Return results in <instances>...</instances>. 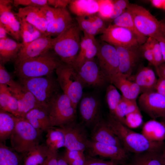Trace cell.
Returning <instances> with one entry per match:
<instances>
[{
    "instance_id": "obj_1",
    "label": "cell",
    "mask_w": 165,
    "mask_h": 165,
    "mask_svg": "<svg viewBox=\"0 0 165 165\" xmlns=\"http://www.w3.org/2000/svg\"><path fill=\"white\" fill-rule=\"evenodd\" d=\"M106 121L127 151L136 154L162 150L163 142L149 141L142 134L132 130L110 114Z\"/></svg>"
},
{
    "instance_id": "obj_2",
    "label": "cell",
    "mask_w": 165,
    "mask_h": 165,
    "mask_svg": "<svg viewBox=\"0 0 165 165\" xmlns=\"http://www.w3.org/2000/svg\"><path fill=\"white\" fill-rule=\"evenodd\" d=\"M50 50L15 65V72L19 80L52 75L63 62L54 52Z\"/></svg>"
},
{
    "instance_id": "obj_3",
    "label": "cell",
    "mask_w": 165,
    "mask_h": 165,
    "mask_svg": "<svg viewBox=\"0 0 165 165\" xmlns=\"http://www.w3.org/2000/svg\"><path fill=\"white\" fill-rule=\"evenodd\" d=\"M80 31L77 23L74 22L56 37L53 47L62 62L72 67L79 50Z\"/></svg>"
},
{
    "instance_id": "obj_4",
    "label": "cell",
    "mask_w": 165,
    "mask_h": 165,
    "mask_svg": "<svg viewBox=\"0 0 165 165\" xmlns=\"http://www.w3.org/2000/svg\"><path fill=\"white\" fill-rule=\"evenodd\" d=\"M43 132L32 126L25 119L18 118L9 138L12 148L26 154L40 144Z\"/></svg>"
},
{
    "instance_id": "obj_5",
    "label": "cell",
    "mask_w": 165,
    "mask_h": 165,
    "mask_svg": "<svg viewBox=\"0 0 165 165\" xmlns=\"http://www.w3.org/2000/svg\"><path fill=\"white\" fill-rule=\"evenodd\" d=\"M19 82L29 91L38 101L47 108L51 101L59 93L60 87L52 75L19 80Z\"/></svg>"
},
{
    "instance_id": "obj_6",
    "label": "cell",
    "mask_w": 165,
    "mask_h": 165,
    "mask_svg": "<svg viewBox=\"0 0 165 165\" xmlns=\"http://www.w3.org/2000/svg\"><path fill=\"white\" fill-rule=\"evenodd\" d=\"M57 80L63 93L71 100L76 110L83 95L82 84L72 66L62 63L56 70Z\"/></svg>"
},
{
    "instance_id": "obj_7",
    "label": "cell",
    "mask_w": 165,
    "mask_h": 165,
    "mask_svg": "<svg viewBox=\"0 0 165 165\" xmlns=\"http://www.w3.org/2000/svg\"><path fill=\"white\" fill-rule=\"evenodd\" d=\"M130 12L135 26L139 33L157 40L165 39L158 20L147 9L135 4L130 3L127 8Z\"/></svg>"
},
{
    "instance_id": "obj_8",
    "label": "cell",
    "mask_w": 165,
    "mask_h": 165,
    "mask_svg": "<svg viewBox=\"0 0 165 165\" xmlns=\"http://www.w3.org/2000/svg\"><path fill=\"white\" fill-rule=\"evenodd\" d=\"M51 127H59L75 120L76 110L68 96L59 92L47 107Z\"/></svg>"
},
{
    "instance_id": "obj_9",
    "label": "cell",
    "mask_w": 165,
    "mask_h": 165,
    "mask_svg": "<svg viewBox=\"0 0 165 165\" xmlns=\"http://www.w3.org/2000/svg\"><path fill=\"white\" fill-rule=\"evenodd\" d=\"M97 63L110 83L120 72L117 51L114 46L104 41L97 42Z\"/></svg>"
},
{
    "instance_id": "obj_10",
    "label": "cell",
    "mask_w": 165,
    "mask_h": 165,
    "mask_svg": "<svg viewBox=\"0 0 165 165\" xmlns=\"http://www.w3.org/2000/svg\"><path fill=\"white\" fill-rule=\"evenodd\" d=\"M63 134L64 147L71 150L82 151L87 149L89 140L84 127L75 120L57 127Z\"/></svg>"
},
{
    "instance_id": "obj_11",
    "label": "cell",
    "mask_w": 165,
    "mask_h": 165,
    "mask_svg": "<svg viewBox=\"0 0 165 165\" xmlns=\"http://www.w3.org/2000/svg\"><path fill=\"white\" fill-rule=\"evenodd\" d=\"M101 40L114 46H131L142 45L136 35L129 30L110 24L100 36Z\"/></svg>"
},
{
    "instance_id": "obj_12",
    "label": "cell",
    "mask_w": 165,
    "mask_h": 165,
    "mask_svg": "<svg viewBox=\"0 0 165 165\" xmlns=\"http://www.w3.org/2000/svg\"><path fill=\"white\" fill-rule=\"evenodd\" d=\"M94 60L86 62L75 70L84 87H102L109 82L98 63Z\"/></svg>"
},
{
    "instance_id": "obj_13",
    "label": "cell",
    "mask_w": 165,
    "mask_h": 165,
    "mask_svg": "<svg viewBox=\"0 0 165 165\" xmlns=\"http://www.w3.org/2000/svg\"><path fill=\"white\" fill-rule=\"evenodd\" d=\"M57 38L43 35L25 45L20 50L15 65L28 59L38 56L53 48Z\"/></svg>"
},
{
    "instance_id": "obj_14",
    "label": "cell",
    "mask_w": 165,
    "mask_h": 165,
    "mask_svg": "<svg viewBox=\"0 0 165 165\" xmlns=\"http://www.w3.org/2000/svg\"><path fill=\"white\" fill-rule=\"evenodd\" d=\"M141 45L114 46L118 57L119 71L127 78L132 75L141 57Z\"/></svg>"
},
{
    "instance_id": "obj_15",
    "label": "cell",
    "mask_w": 165,
    "mask_h": 165,
    "mask_svg": "<svg viewBox=\"0 0 165 165\" xmlns=\"http://www.w3.org/2000/svg\"><path fill=\"white\" fill-rule=\"evenodd\" d=\"M138 101L141 109L153 119L165 118V98L157 92L141 94Z\"/></svg>"
},
{
    "instance_id": "obj_16",
    "label": "cell",
    "mask_w": 165,
    "mask_h": 165,
    "mask_svg": "<svg viewBox=\"0 0 165 165\" xmlns=\"http://www.w3.org/2000/svg\"><path fill=\"white\" fill-rule=\"evenodd\" d=\"M91 155L109 158L118 163L127 158V151L123 147L103 144L89 140L87 149Z\"/></svg>"
},
{
    "instance_id": "obj_17",
    "label": "cell",
    "mask_w": 165,
    "mask_h": 165,
    "mask_svg": "<svg viewBox=\"0 0 165 165\" xmlns=\"http://www.w3.org/2000/svg\"><path fill=\"white\" fill-rule=\"evenodd\" d=\"M79 104V112L83 123L86 126L94 125L101 117L99 99L92 95H83Z\"/></svg>"
},
{
    "instance_id": "obj_18",
    "label": "cell",
    "mask_w": 165,
    "mask_h": 165,
    "mask_svg": "<svg viewBox=\"0 0 165 165\" xmlns=\"http://www.w3.org/2000/svg\"><path fill=\"white\" fill-rule=\"evenodd\" d=\"M9 88L12 95L18 101L20 118H24L26 114L33 109L44 107L29 91L19 82H16L13 86Z\"/></svg>"
},
{
    "instance_id": "obj_19",
    "label": "cell",
    "mask_w": 165,
    "mask_h": 165,
    "mask_svg": "<svg viewBox=\"0 0 165 165\" xmlns=\"http://www.w3.org/2000/svg\"><path fill=\"white\" fill-rule=\"evenodd\" d=\"M93 126L91 134V140L103 144L123 147L119 139L106 120L101 117Z\"/></svg>"
},
{
    "instance_id": "obj_20",
    "label": "cell",
    "mask_w": 165,
    "mask_h": 165,
    "mask_svg": "<svg viewBox=\"0 0 165 165\" xmlns=\"http://www.w3.org/2000/svg\"><path fill=\"white\" fill-rule=\"evenodd\" d=\"M15 14L17 18L31 24L46 36L47 22L40 7L28 6L20 8Z\"/></svg>"
},
{
    "instance_id": "obj_21",
    "label": "cell",
    "mask_w": 165,
    "mask_h": 165,
    "mask_svg": "<svg viewBox=\"0 0 165 165\" xmlns=\"http://www.w3.org/2000/svg\"><path fill=\"white\" fill-rule=\"evenodd\" d=\"M128 79L135 82L139 86L141 93L155 91L158 79L153 69L148 66H142L133 76Z\"/></svg>"
},
{
    "instance_id": "obj_22",
    "label": "cell",
    "mask_w": 165,
    "mask_h": 165,
    "mask_svg": "<svg viewBox=\"0 0 165 165\" xmlns=\"http://www.w3.org/2000/svg\"><path fill=\"white\" fill-rule=\"evenodd\" d=\"M102 0H72L68 5L71 11L77 16L87 17L97 13Z\"/></svg>"
},
{
    "instance_id": "obj_23",
    "label": "cell",
    "mask_w": 165,
    "mask_h": 165,
    "mask_svg": "<svg viewBox=\"0 0 165 165\" xmlns=\"http://www.w3.org/2000/svg\"><path fill=\"white\" fill-rule=\"evenodd\" d=\"M119 89L124 97L133 100H136L141 93L139 86L135 82L127 79L125 75L119 72L110 82Z\"/></svg>"
},
{
    "instance_id": "obj_24",
    "label": "cell",
    "mask_w": 165,
    "mask_h": 165,
    "mask_svg": "<svg viewBox=\"0 0 165 165\" xmlns=\"http://www.w3.org/2000/svg\"><path fill=\"white\" fill-rule=\"evenodd\" d=\"M37 130L46 131L51 127L47 108L37 107L28 112L24 118Z\"/></svg>"
},
{
    "instance_id": "obj_25",
    "label": "cell",
    "mask_w": 165,
    "mask_h": 165,
    "mask_svg": "<svg viewBox=\"0 0 165 165\" xmlns=\"http://www.w3.org/2000/svg\"><path fill=\"white\" fill-rule=\"evenodd\" d=\"M23 45L22 43L8 37L0 39V64L4 65L11 61H15Z\"/></svg>"
},
{
    "instance_id": "obj_26",
    "label": "cell",
    "mask_w": 165,
    "mask_h": 165,
    "mask_svg": "<svg viewBox=\"0 0 165 165\" xmlns=\"http://www.w3.org/2000/svg\"><path fill=\"white\" fill-rule=\"evenodd\" d=\"M142 134L149 141L163 142L165 139V125L152 119L145 123L141 130Z\"/></svg>"
},
{
    "instance_id": "obj_27",
    "label": "cell",
    "mask_w": 165,
    "mask_h": 165,
    "mask_svg": "<svg viewBox=\"0 0 165 165\" xmlns=\"http://www.w3.org/2000/svg\"><path fill=\"white\" fill-rule=\"evenodd\" d=\"M53 23V36L57 37L74 22L71 15L66 8H55Z\"/></svg>"
},
{
    "instance_id": "obj_28",
    "label": "cell",
    "mask_w": 165,
    "mask_h": 165,
    "mask_svg": "<svg viewBox=\"0 0 165 165\" xmlns=\"http://www.w3.org/2000/svg\"><path fill=\"white\" fill-rule=\"evenodd\" d=\"M18 118L8 112L0 109V142L4 143L9 138Z\"/></svg>"
},
{
    "instance_id": "obj_29",
    "label": "cell",
    "mask_w": 165,
    "mask_h": 165,
    "mask_svg": "<svg viewBox=\"0 0 165 165\" xmlns=\"http://www.w3.org/2000/svg\"><path fill=\"white\" fill-rule=\"evenodd\" d=\"M162 150L136 154L130 165H164Z\"/></svg>"
},
{
    "instance_id": "obj_30",
    "label": "cell",
    "mask_w": 165,
    "mask_h": 165,
    "mask_svg": "<svg viewBox=\"0 0 165 165\" xmlns=\"http://www.w3.org/2000/svg\"><path fill=\"white\" fill-rule=\"evenodd\" d=\"M112 24L125 28L130 30L138 38L141 45L146 42L148 38L138 31L134 24L131 13L127 9L121 15L115 19Z\"/></svg>"
},
{
    "instance_id": "obj_31",
    "label": "cell",
    "mask_w": 165,
    "mask_h": 165,
    "mask_svg": "<svg viewBox=\"0 0 165 165\" xmlns=\"http://www.w3.org/2000/svg\"><path fill=\"white\" fill-rule=\"evenodd\" d=\"M48 150L46 144L37 145L25 155L24 165H42L47 156Z\"/></svg>"
},
{
    "instance_id": "obj_32",
    "label": "cell",
    "mask_w": 165,
    "mask_h": 165,
    "mask_svg": "<svg viewBox=\"0 0 165 165\" xmlns=\"http://www.w3.org/2000/svg\"><path fill=\"white\" fill-rule=\"evenodd\" d=\"M139 110L136 100L126 98L122 95L113 116L117 120L125 125V117L128 114Z\"/></svg>"
},
{
    "instance_id": "obj_33",
    "label": "cell",
    "mask_w": 165,
    "mask_h": 165,
    "mask_svg": "<svg viewBox=\"0 0 165 165\" xmlns=\"http://www.w3.org/2000/svg\"><path fill=\"white\" fill-rule=\"evenodd\" d=\"M18 19L20 24L21 35L23 45L28 44L45 35L31 24L23 20Z\"/></svg>"
},
{
    "instance_id": "obj_34",
    "label": "cell",
    "mask_w": 165,
    "mask_h": 165,
    "mask_svg": "<svg viewBox=\"0 0 165 165\" xmlns=\"http://www.w3.org/2000/svg\"><path fill=\"white\" fill-rule=\"evenodd\" d=\"M46 132V144L49 148L58 150L64 147V135L57 127H51Z\"/></svg>"
},
{
    "instance_id": "obj_35",
    "label": "cell",
    "mask_w": 165,
    "mask_h": 165,
    "mask_svg": "<svg viewBox=\"0 0 165 165\" xmlns=\"http://www.w3.org/2000/svg\"><path fill=\"white\" fill-rule=\"evenodd\" d=\"M17 152L0 142V165H20V158Z\"/></svg>"
},
{
    "instance_id": "obj_36",
    "label": "cell",
    "mask_w": 165,
    "mask_h": 165,
    "mask_svg": "<svg viewBox=\"0 0 165 165\" xmlns=\"http://www.w3.org/2000/svg\"><path fill=\"white\" fill-rule=\"evenodd\" d=\"M97 40L94 36L84 34L81 38L79 50L73 67L76 70L83 64L85 54L88 48Z\"/></svg>"
},
{
    "instance_id": "obj_37",
    "label": "cell",
    "mask_w": 165,
    "mask_h": 165,
    "mask_svg": "<svg viewBox=\"0 0 165 165\" xmlns=\"http://www.w3.org/2000/svg\"><path fill=\"white\" fill-rule=\"evenodd\" d=\"M122 97L116 88L112 84H111L107 87L105 100L109 109L110 114L112 116L114 115L115 109Z\"/></svg>"
},
{
    "instance_id": "obj_38",
    "label": "cell",
    "mask_w": 165,
    "mask_h": 165,
    "mask_svg": "<svg viewBox=\"0 0 165 165\" xmlns=\"http://www.w3.org/2000/svg\"><path fill=\"white\" fill-rule=\"evenodd\" d=\"M84 152L66 149L63 156L69 165H84L86 156Z\"/></svg>"
},
{
    "instance_id": "obj_39",
    "label": "cell",
    "mask_w": 165,
    "mask_h": 165,
    "mask_svg": "<svg viewBox=\"0 0 165 165\" xmlns=\"http://www.w3.org/2000/svg\"><path fill=\"white\" fill-rule=\"evenodd\" d=\"M142 123V116L140 110L130 113L125 116V125L130 128H138Z\"/></svg>"
},
{
    "instance_id": "obj_40",
    "label": "cell",
    "mask_w": 165,
    "mask_h": 165,
    "mask_svg": "<svg viewBox=\"0 0 165 165\" xmlns=\"http://www.w3.org/2000/svg\"><path fill=\"white\" fill-rule=\"evenodd\" d=\"M77 24L80 30L84 34L94 36L100 33L95 28L86 17L76 16Z\"/></svg>"
},
{
    "instance_id": "obj_41",
    "label": "cell",
    "mask_w": 165,
    "mask_h": 165,
    "mask_svg": "<svg viewBox=\"0 0 165 165\" xmlns=\"http://www.w3.org/2000/svg\"><path fill=\"white\" fill-rule=\"evenodd\" d=\"M152 49L155 68L164 63L161 47L159 41L156 39L149 37Z\"/></svg>"
},
{
    "instance_id": "obj_42",
    "label": "cell",
    "mask_w": 165,
    "mask_h": 165,
    "mask_svg": "<svg viewBox=\"0 0 165 165\" xmlns=\"http://www.w3.org/2000/svg\"><path fill=\"white\" fill-rule=\"evenodd\" d=\"M113 1L102 0L98 15L104 20H109L113 11Z\"/></svg>"
},
{
    "instance_id": "obj_43",
    "label": "cell",
    "mask_w": 165,
    "mask_h": 165,
    "mask_svg": "<svg viewBox=\"0 0 165 165\" xmlns=\"http://www.w3.org/2000/svg\"><path fill=\"white\" fill-rule=\"evenodd\" d=\"M113 11L109 20L113 21L123 13L127 9L130 3L127 0H112Z\"/></svg>"
},
{
    "instance_id": "obj_44",
    "label": "cell",
    "mask_w": 165,
    "mask_h": 165,
    "mask_svg": "<svg viewBox=\"0 0 165 165\" xmlns=\"http://www.w3.org/2000/svg\"><path fill=\"white\" fill-rule=\"evenodd\" d=\"M12 94L9 87L6 85L0 84V108L7 111V105Z\"/></svg>"
},
{
    "instance_id": "obj_45",
    "label": "cell",
    "mask_w": 165,
    "mask_h": 165,
    "mask_svg": "<svg viewBox=\"0 0 165 165\" xmlns=\"http://www.w3.org/2000/svg\"><path fill=\"white\" fill-rule=\"evenodd\" d=\"M13 4L15 6L22 5L39 8L48 5L47 0H14Z\"/></svg>"
},
{
    "instance_id": "obj_46",
    "label": "cell",
    "mask_w": 165,
    "mask_h": 165,
    "mask_svg": "<svg viewBox=\"0 0 165 165\" xmlns=\"http://www.w3.org/2000/svg\"><path fill=\"white\" fill-rule=\"evenodd\" d=\"M141 49L142 57L154 66L153 53L149 37H148L146 42L141 45Z\"/></svg>"
},
{
    "instance_id": "obj_47",
    "label": "cell",
    "mask_w": 165,
    "mask_h": 165,
    "mask_svg": "<svg viewBox=\"0 0 165 165\" xmlns=\"http://www.w3.org/2000/svg\"><path fill=\"white\" fill-rule=\"evenodd\" d=\"M16 83V82L13 79L4 65L0 64V84L11 87L14 86Z\"/></svg>"
},
{
    "instance_id": "obj_48",
    "label": "cell",
    "mask_w": 165,
    "mask_h": 165,
    "mask_svg": "<svg viewBox=\"0 0 165 165\" xmlns=\"http://www.w3.org/2000/svg\"><path fill=\"white\" fill-rule=\"evenodd\" d=\"M93 26L101 34L107 27L105 26L104 20L97 13L86 17Z\"/></svg>"
},
{
    "instance_id": "obj_49",
    "label": "cell",
    "mask_w": 165,
    "mask_h": 165,
    "mask_svg": "<svg viewBox=\"0 0 165 165\" xmlns=\"http://www.w3.org/2000/svg\"><path fill=\"white\" fill-rule=\"evenodd\" d=\"M118 163L112 160L105 161L95 158L90 156H86L84 165H117Z\"/></svg>"
},
{
    "instance_id": "obj_50",
    "label": "cell",
    "mask_w": 165,
    "mask_h": 165,
    "mask_svg": "<svg viewBox=\"0 0 165 165\" xmlns=\"http://www.w3.org/2000/svg\"><path fill=\"white\" fill-rule=\"evenodd\" d=\"M7 112L10 113L16 117L20 118L18 101L16 98L12 95L8 102Z\"/></svg>"
},
{
    "instance_id": "obj_51",
    "label": "cell",
    "mask_w": 165,
    "mask_h": 165,
    "mask_svg": "<svg viewBox=\"0 0 165 165\" xmlns=\"http://www.w3.org/2000/svg\"><path fill=\"white\" fill-rule=\"evenodd\" d=\"M58 150L49 148L48 154L42 165H58Z\"/></svg>"
},
{
    "instance_id": "obj_52",
    "label": "cell",
    "mask_w": 165,
    "mask_h": 165,
    "mask_svg": "<svg viewBox=\"0 0 165 165\" xmlns=\"http://www.w3.org/2000/svg\"><path fill=\"white\" fill-rule=\"evenodd\" d=\"M71 0H48V5L57 9L66 8L68 6Z\"/></svg>"
},
{
    "instance_id": "obj_53",
    "label": "cell",
    "mask_w": 165,
    "mask_h": 165,
    "mask_svg": "<svg viewBox=\"0 0 165 165\" xmlns=\"http://www.w3.org/2000/svg\"><path fill=\"white\" fill-rule=\"evenodd\" d=\"M156 90L165 98V79L159 77L156 86Z\"/></svg>"
},
{
    "instance_id": "obj_54",
    "label": "cell",
    "mask_w": 165,
    "mask_h": 165,
    "mask_svg": "<svg viewBox=\"0 0 165 165\" xmlns=\"http://www.w3.org/2000/svg\"><path fill=\"white\" fill-rule=\"evenodd\" d=\"M155 68L159 77L165 79V62H164Z\"/></svg>"
},
{
    "instance_id": "obj_55",
    "label": "cell",
    "mask_w": 165,
    "mask_h": 165,
    "mask_svg": "<svg viewBox=\"0 0 165 165\" xmlns=\"http://www.w3.org/2000/svg\"><path fill=\"white\" fill-rule=\"evenodd\" d=\"M158 41L161 47L164 62H165V39L161 38Z\"/></svg>"
},
{
    "instance_id": "obj_56",
    "label": "cell",
    "mask_w": 165,
    "mask_h": 165,
    "mask_svg": "<svg viewBox=\"0 0 165 165\" xmlns=\"http://www.w3.org/2000/svg\"><path fill=\"white\" fill-rule=\"evenodd\" d=\"M149 1L152 6L154 7L161 9L163 0H151Z\"/></svg>"
},
{
    "instance_id": "obj_57",
    "label": "cell",
    "mask_w": 165,
    "mask_h": 165,
    "mask_svg": "<svg viewBox=\"0 0 165 165\" xmlns=\"http://www.w3.org/2000/svg\"><path fill=\"white\" fill-rule=\"evenodd\" d=\"M58 165H69L64 158L63 155L60 156L59 155L58 160Z\"/></svg>"
},
{
    "instance_id": "obj_58",
    "label": "cell",
    "mask_w": 165,
    "mask_h": 165,
    "mask_svg": "<svg viewBox=\"0 0 165 165\" xmlns=\"http://www.w3.org/2000/svg\"><path fill=\"white\" fill-rule=\"evenodd\" d=\"M8 34L5 29L0 25V39H4L7 38Z\"/></svg>"
},
{
    "instance_id": "obj_59",
    "label": "cell",
    "mask_w": 165,
    "mask_h": 165,
    "mask_svg": "<svg viewBox=\"0 0 165 165\" xmlns=\"http://www.w3.org/2000/svg\"><path fill=\"white\" fill-rule=\"evenodd\" d=\"M13 1L11 0H0V4L6 5H9L10 4L13 2Z\"/></svg>"
},
{
    "instance_id": "obj_60",
    "label": "cell",
    "mask_w": 165,
    "mask_h": 165,
    "mask_svg": "<svg viewBox=\"0 0 165 165\" xmlns=\"http://www.w3.org/2000/svg\"><path fill=\"white\" fill-rule=\"evenodd\" d=\"M160 22L161 27L162 30H165V19L160 21Z\"/></svg>"
},
{
    "instance_id": "obj_61",
    "label": "cell",
    "mask_w": 165,
    "mask_h": 165,
    "mask_svg": "<svg viewBox=\"0 0 165 165\" xmlns=\"http://www.w3.org/2000/svg\"><path fill=\"white\" fill-rule=\"evenodd\" d=\"M161 9L165 10V0H163V3Z\"/></svg>"
},
{
    "instance_id": "obj_62",
    "label": "cell",
    "mask_w": 165,
    "mask_h": 165,
    "mask_svg": "<svg viewBox=\"0 0 165 165\" xmlns=\"http://www.w3.org/2000/svg\"><path fill=\"white\" fill-rule=\"evenodd\" d=\"M163 158L164 165H165V150L163 152Z\"/></svg>"
},
{
    "instance_id": "obj_63",
    "label": "cell",
    "mask_w": 165,
    "mask_h": 165,
    "mask_svg": "<svg viewBox=\"0 0 165 165\" xmlns=\"http://www.w3.org/2000/svg\"><path fill=\"white\" fill-rule=\"evenodd\" d=\"M162 31L164 36L165 37V30H162Z\"/></svg>"
},
{
    "instance_id": "obj_64",
    "label": "cell",
    "mask_w": 165,
    "mask_h": 165,
    "mask_svg": "<svg viewBox=\"0 0 165 165\" xmlns=\"http://www.w3.org/2000/svg\"><path fill=\"white\" fill-rule=\"evenodd\" d=\"M164 121H163V122L164 123V124L165 125V118H164Z\"/></svg>"
}]
</instances>
